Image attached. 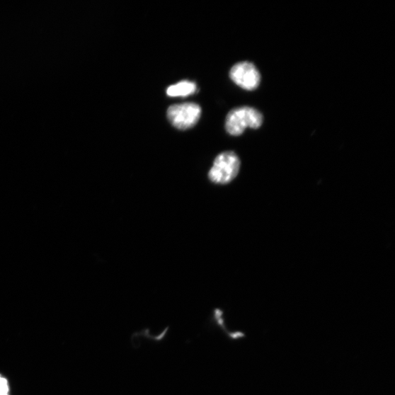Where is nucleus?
Returning <instances> with one entry per match:
<instances>
[{"mask_svg": "<svg viewBox=\"0 0 395 395\" xmlns=\"http://www.w3.org/2000/svg\"><path fill=\"white\" fill-rule=\"evenodd\" d=\"M196 91V84L188 81H183L170 86L166 93L170 97H186Z\"/></svg>", "mask_w": 395, "mask_h": 395, "instance_id": "obj_5", "label": "nucleus"}, {"mask_svg": "<svg viewBox=\"0 0 395 395\" xmlns=\"http://www.w3.org/2000/svg\"><path fill=\"white\" fill-rule=\"evenodd\" d=\"M240 169V161L234 151H224L215 159L209 178L215 184L226 185L234 181Z\"/></svg>", "mask_w": 395, "mask_h": 395, "instance_id": "obj_2", "label": "nucleus"}, {"mask_svg": "<svg viewBox=\"0 0 395 395\" xmlns=\"http://www.w3.org/2000/svg\"><path fill=\"white\" fill-rule=\"evenodd\" d=\"M0 395H8V394H0Z\"/></svg>", "mask_w": 395, "mask_h": 395, "instance_id": "obj_7", "label": "nucleus"}, {"mask_svg": "<svg viewBox=\"0 0 395 395\" xmlns=\"http://www.w3.org/2000/svg\"><path fill=\"white\" fill-rule=\"evenodd\" d=\"M201 114V107L194 103L173 105L167 111L168 120L173 127L179 130L194 127L200 119Z\"/></svg>", "mask_w": 395, "mask_h": 395, "instance_id": "obj_3", "label": "nucleus"}, {"mask_svg": "<svg viewBox=\"0 0 395 395\" xmlns=\"http://www.w3.org/2000/svg\"><path fill=\"white\" fill-rule=\"evenodd\" d=\"M231 79L243 89L252 91L261 83V74L256 65L250 62H241L234 64L230 71Z\"/></svg>", "mask_w": 395, "mask_h": 395, "instance_id": "obj_4", "label": "nucleus"}, {"mask_svg": "<svg viewBox=\"0 0 395 395\" xmlns=\"http://www.w3.org/2000/svg\"><path fill=\"white\" fill-rule=\"evenodd\" d=\"M263 117L258 110L249 106L236 108L228 114L226 120V129L231 136H240L247 127L259 128Z\"/></svg>", "mask_w": 395, "mask_h": 395, "instance_id": "obj_1", "label": "nucleus"}, {"mask_svg": "<svg viewBox=\"0 0 395 395\" xmlns=\"http://www.w3.org/2000/svg\"><path fill=\"white\" fill-rule=\"evenodd\" d=\"M8 391V387L6 380L0 377V394H7Z\"/></svg>", "mask_w": 395, "mask_h": 395, "instance_id": "obj_6", "label": "nucleus"}]
</instances>
